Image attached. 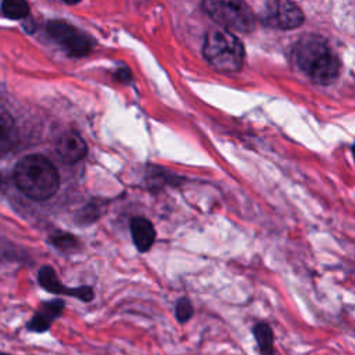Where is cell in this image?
<instances>
[{
  "label": "cell",
  "instance_id": "obj_1",
  "mask_svg": "<svg viewBox=\"0 0 355 355\" xmlns=\"http://www.w3.org/2000/svg\"><path fill=\"white\" fill-rule=\"evenodd\" d=\"M297 67L316 85L333 83L341 72V61L329 46V42L316 33L300 37L293 49Z\"/></svg>",
  "mask_w": 355,
  "mask_h": 355
},
{
  "label": "cell",
  "instance_id": "obj_2",
  "mask_svg": "<svg viewBox=\"0 0 355 355\" xmlns=\"http://www.w3.org/2000/svg\"><path fill=\"white\" fill-rule=\"evenodd\" d=\"M14 178L18 189L36 201L50 198L60 186V175L55 166L39 154L24 157L15 165Z\"/></svg>",
  "mask_w": 355,
  "mask_h": 355
},
{
  "label": "cell",
  "instance_id": "obj_3",
  "mask_svg": "<svg viewBox=\"0 0 355 355\" xmlns=\"http://www.w3.org/2000/svg\"><path fill=\"white\" fill-rule=\"evenodd\" d=\"M202 54L218 71L236 72L244 61V47L240 39L226 29H211L205 35Z\"/></svg>",
  "mask_w": 355,
  "mask_h": 355
},
{
  "label": "cell",
  "instance_id": "obj_4",
  "mask_svg": "<svg viewBox=\"0 0 355 355\" xmlns=\"http://www.w3.org/2000/svg\"><path fill=\"white\" fill-rule=\"evenodd\" d=\"M204 11L226 31L250 33L255 26L252 10L244 1L208 0L202 3Z\"/></svg>",
  "mask_w": 355,
  "mask_h": 355
},
{
  "label": "cell",
  "instance_id": "obj_5",
  "mask_svg": "<svg viewBox=\"0 0 355 355\" xmlns=\"http://www.w3.org/2000/svg\"><path fill=\"white\" fill-rule=\"evenodd\" d=\"M46 32L71 57H85L94 46V40L89 35L65 21H49Z\"/></svg>",
  "mask_w": 355,
  "mask_h": 355
},
{
  "label": "cell",
  "instance_id": "obj_6",
  "mask_svg": "<svg viewBox=\"0 0 355 355\" xmlns=\"http://www.w3.org/2000/svg\"><path fill=\"white\" fill-rule=\"evenodd\" d=\"M259 21L262 25L269 28L290 31L302 25L304 12L293 1L270 0L262 6L259 12Z\"/></svg>",
  "mask_w": 355,
  "mask_h": 355
},
{
  "label": "cell",
  "instance_id": "obj_7",
  "mask_svg": "<svg viewBox=\"0 0 355 355\" xmlns=\"http://www.w3.org/2000/svg\"><path fill=\"white\" fill-rule=\"evenodd\" d=\"M37 280H39V284L50 293L75 297V298H78L80 301H85V302H89L94 295L92 287H89V286H80V287H67V286H64L58 280L55 270L49 265H44V266L40 268V270L37 273Z\"/></svg>",
  "mask_w": 355,
  "mask_h": 355
},
{
  "label": "cell",
  "instance_id": "obj_8",
  "mask_svg": "<svg viewBox=\"0 0 355 355\" xmlns=\"http://www.w3.org/2000/svg\"><path fill=\"white\" fill-rule=\"evenodd\" d=\"M55 150L58 157L65 164H75L85 158L87 153V146L85 140L73 130H68L61 135L55 144Z\"/></svg>",
  "mask_w": 355,
  "mask_h": 355
},
{
  "label": "cell",
  "instance_id": "obj_9",
  "mask_svg": "<svg viewBox=\"0 0 355 355\" xmlns=\"http://www.w3.org/2000/svg\"><path fill=\"white\" fill-rule=\"evenodd\" d=\"M64 301L62 300H51L43 302L40 308L35 312L32 319L28 322L26 329L35 333H43L50 329L51 323L62 313Z\"/></svg>",
  "mask_w": 355,
  "mask_h": 355
},
{
  "label": "cell",
  "instance_id": "obj_10",
  "mask_svg": "<svg viewBox=\"0 0 355 355\" xmlns=\"http://www.w3.org/2000/svg\"><path fill=\"white\" fill-rule=\"evenodd\" d=\"M130 233L133 243L136 248L140 252H146L151 248L155 240V229L153 223L143 218V216H135L130 220Z\"/></svg>",
  "mask_w": 355,
  "mask_h": 355
},
{
  "label": "cell",
  "instance_id": "obj_11",
  "mask_svg": "<svg viewBox=\"0 0 355 355\" xmlns=\"http://www.w3.org/2000/svg\"><path fill=\"white\" fill-rule=\"evenodd\" d=\"M18 140V132L12 116L7 111H0V154L11 150Z\"/></svg>",
  "mask_w": 355,
  "mask_h": 355
},
{
  "label": "cell",
  "instance_id": "obj_12",
  "mask_svg": "<svg viewBox=\"0 0 355 355\" xmlns=\"http://www.w3.org/2000/svg\"><path fill=\"white\" fill-rule=\"evenodd\" d=\"M258 349L261 355H275L273 345V331L268 323L259 322L252 329Z\"/></svg>",
  "mask_w": 355,
  "mask_h": 355
},
{
  "label": "cell",
  "instance_id": "obj_13",
  "mask_svg": "<svg viewBox=\"0 0 355 355\" xmlns=\"http://www.w3.org/2000/svg\"><path fill=\"white\" fill-rule=\"evenodd\" d=\"M3 14L11 19H21L28 17L29 6L22 0H6L1 4Z\"/></svg>",
  "mask_w": 355,
  "mask_h": 355
},
{
  "label": "cell",
  "instance_id": "obj_14",
  "mask_svg": "<svg viewBox=\"0 0 355 355\" xmlns=\"http://www.w3.org/2000/svg\"><path fill=\"white\" fill-rule=\"evenodd\" d=\"M194 313V309H193V305L190 302L189 298L183 297L180 298L178 302H176V306H175V315H176V319L180 322V323H184L187 322L189 319H191Z\"/></svg>",
  "mask_w": 355,
  "mask_h": 355
},
{
  "label": "cell",
  "instance_id": "obj_15",
  "mask_svg": "<svg viewBox=\"0 0 355 355\" xmlns=\"http://www.w3.org/2000/svg\"><path fill=\"white\" fill-rule=\"evenodd\" d=\"M51 243H53V245H55L57 248H60L62 251L73 250L78 245L76 239L68 233H58V234L53 236Z\"/></svg>",
  "mask_w": 355,
  "mask_h": 355
},
{
  "label": "cell",
  "instance_id": "obj_16",
  "mask_svg": "<svg viewBox=\"0 0 355 355\" xmlns=\"http://www.w3.org/2000/svg\"><path fill=\"white\" fill-rule=\"evenodd\" d=\"M116 79H119V80H123V82L129 80V79H130V72H129V69H126V68H122V69H119V71L116 72Z\"/></svg>",
  "mask_w": 355,
  "mask_h": 355
},
{
  "label": "cell",
  "instance_id": "obj_17",
  "mask_svg": "<svg viewBox=\"0 0 355 355\" xmlns=\"http://www.w3.org/2000/svg\"><path fill=\"white\" fill-rule=\"evenodd\" d=\"M352 153H354V157H355V146L352 147Z\"/></svg>",
  "mask_w": 355,
  "mask_h": 355
},
{
  "label": "cell",
  "instance_id": "obj_18",
  "mask_svg": "<svg viewBox=\"0 0 355 355\" xmlns=\"http://www.w3.org/2000/svg\"><path fill=\"white\" fill-rule=\"evenodd\" d=\"M0 355H10V354H0Z\"/></svg>",
  "mask_w": 355,
  "mask_h": 355
}]
</instances>
